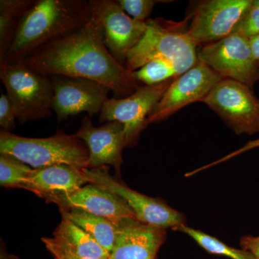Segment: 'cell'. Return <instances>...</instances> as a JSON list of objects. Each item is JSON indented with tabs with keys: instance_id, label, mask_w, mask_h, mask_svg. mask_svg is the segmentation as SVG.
I'll list each match as a JSON object with an SVG mask.
<instances>
[{
	"instance_id": "obj_1",
	"label": "cell",
	"mask_w": 259,
	"mask_h": 259,
	"mask_svg": "<svg viewBox=\"0 0 259 259\" xmlns=\"http://www.w3.org/2000/svg\"><path fill=\"white\" fill-rule=\"evenodd\" d=\"M23 61L49 76L97 81L110 89L115 98L128 97L144 85L107 50L102 27L93 16L81 28L40 48Z\"/></svg>"
},
{
	"instance_id": "obj_2",
	"label": "cell",
	"mask_w": 259,
	"mask_h": 259,
	"mask_svg": "<svg viewBox=\"0 0 259 259\" xmlns=\"http://www.w3.org/2000/svg\"><path fill=\"white\" fill-rule=\"evenodd\" d=\"M91 18L86 0H35L22 17L4 60H25L40 48L81 28Z\"/></svg>"
},
{
	"instance_id": "obj_3",
	"label": "cell",
	"mask_w": 259,
	"mask_h": 259,
	"mask_svg": "<svg viewBox=\"0 0 259 259\" xmlns=\"http://www.w3.org/2000/svg\"><path fill=\"white\" fill-rule=\"evenodd\" d=\"M186 21L178 24L161 18L148 19L144 36L129 53L125 67L134 72L156 59L171 61L180 75L193 67L199 61L197 45L187 34Z\"/></svg>"
},
{
	"instance_id": "obj_4",
	"label": "cell",
	"mask_w": 259,
	"mask_h": 259,
	"mask_svg": "<svg viewBox=\"0 0 259 259\" xmlns=\"http://www.w3.org/2000/svg\"><path fill=\"white\" fill-rule=\"evenodd\" d=\"M0 79L20 124L52 115L54 90L51 76L25 61H0Z\"/></svg>"
},
{
	"instance_id": "obj_5",
	"label": "cell",
	"mask_w": 259,
	"mask_h": 259,
	"mask_svg": "<svg viewBox=\"0 0 259 259\" xmlns=\"http://www.w3.org/2000/svg\"><path fill=\"white\" fill-rule=\"evenodd\" d=\"M0 153L11 155L33 168L61 164L81 169L88 168L86 144L76 135L61 131L44 139L23 137L1 131Z\"/></svg>"
},
{
	"instance_id": "obj_6",
	"label": "cell",
	"mask_w": 259,
	"mask_h": 259,
	"mask_svg": "<svg viewBox=\"0 0 259 259\" xmlns=\"http://www.w3.org/2000/svg\"><path fill=\"white\" fill-rule=\"evenodd\" d=\"M202 102L237 135L258 134L259 99L250 87L223 79Z\"/></svg>"
},
{
	"instance_id": "obj_7",
	"label": "cell",
	"mask_w": 259,
	"mask_h": 259,
	"mask_svg": "<svg viewBox=\"0 0 259 259\" xmlns=\"http://www.w3.org/2000/svg\"><path fill=\"white\" fill-rule=\"evenodd\" d=\"M198 60L223 79L238 81L252 89L259 81V64L250 40L239 34L233 33L203 46L198 52Z\"/></svg>"
},
{
	"instance_id": "obj_8",
	"label": "cell",
	"mask_w": 259,
	"mask_h": 259,
	"mask_svg": "<svg viewBox=\"0 0 259 259\" xmlns=\"http://www.w3.org/2000/svg\"><path fill=\"white\" fill-rule=\"evenodd\" d=\"M88 182L115 194L125 202L139 222L156 228L175 230L186 225L185 215L163 201L148 197L117 182L109 174L107 166L83 168Z\"/></svg>"
},
{
	"instance_id": "obj_9",
	"label": "cell",
	"mask_w": 259,
	"mask_h": 259,
	"mask_svg": "<svg viewBox=\"0 0 259 259\" xmlns=\"http://www.w3.org/2000/svg\"><path fill=\"white\" fill-rule=\"evenodd\" d=\"M175 78L157 84L143 85L125 98L107 99L100 112L99 122L117 121L123 124L127 147L136 144L140 134L147 127L148 115Z\"/></svg>"
},
{
	"instance_id": "obj_10",
	"label": "cell",
	"mask_w": 259,
	"mask_h": 259,
	"mask_svg": "<svg viewBox=\"0 0 259 259\" xmlns=\"http://www.w3.org/2000/svg\"><path fill=\"white\" fill-rule=\"evenodd\" d=\"M92 16L103 31L107 50L120 64L125 66L127 55L144 36L147 21L141 22L125 14L117 1L90 0Z\"/></svg>"
},
{
	"instance_id": "obj_11",
	"label": "cell",
	"mask_w": 259,
	"mask_h": 259,
	"mask_svg": "<svg viewBox=\"0 0 259 259\" xmlns=\"http://www.w3.org/2000/svg\"><path fill=\"white\" fill-rule=\"evenodd\" d=\"M253 0H205L197 2L187 34L197 47L222 40L236 30Z\"/></svg>"
},
{
	"instance_id": "obj_12",
	"label": "cell",
	"mask_w": 259,
	"mask_h": 259,
	"mask_svg": "<svg viewBox=\"0 0 259 259\" xmlns=\"http://www.w3.org/2000/svg\"><path fill=\"white\" fill-rule=\"evenodd\" d=\"M222 79L209 66L199 61L193 67L174 79L148 115V125L162 122L187 105L202 102Z\"/></svg>"
},
{
	"instance_id": "obj_13",
	"label": "cell",
	"mask_w": 259,
	"mask_h": 259,
	"mask_svg": "<svg viewBox=\"0 0 259 259\" xmlns=\"http://www.w3.org/2000/svg\"><path fill=\"white\" fill-rule=\"evenodd\" d=\"M50 76L54 90L53 111L59 121L83 112L93 117L100 113L108 99L110 89L97 81L83 78Z\"/></svg>"
},
{
	"instance_id": "obj_14",
	"label": "cell",
	"mask_w": 259,
	"mask_h": 259,
	"mask_svg": "<svg viewBox=\"0 0 259 259\" xmlns=\"http://www.w3.org/2000/svg\"><path fill=\"white\" fill-rule=\"evenodd\" d=\"M44 198L47 202L57 204L60 209H80L105 218L119 228L138 221L122 199L93 184L68 193L49 194Z\"/></svg>"
},
{
	"instance_id": "obj_15",
	"label": "cell",
	"mask_w": 259,
	"mask_h": 259,
	"mask_svg": "<svg viewBox=\"0 0 259 259\" xmlns=\"http://www.w3.org/2000/svg\"><path fill=\"white\" fill-rule=\"evenodd\" d=\"M76 135L88 146V168L112 166L120 172L122 151L127 147L123 124L112 121L95 127L90 116H85Z\"/></svg>"
},
{
	"instance_id": "obj_16",
	"label": "cell",
	"mask_w": 259,
	"mask_h": 259,
	"mask_svg": "<svg viewBox=\"0 0 259 259\" xmlns=\"http://www.w3.org/2000/svg\"><path fill=\"white\" fill-rule=\"evenodd\" d=\"M166 231L134 221L120 228L110 259H155Z\"/></svg>"
},
{
	"instance_id": "obj_17",
	"label": "cell",
	"mask_w": 259,
	"mask_h": 259,
	"mask_svg": "<svg viewBox=\"0 0 259 259\" xmlns=\"http://www.w3.org/2000/svg\"><path fill=\"white\" fill-rule=\"evenodd\" d=\"M88 181L83 168L61 164L32 168L20 188L44 198L49 194L68 193L81 188Z\"/></svg>"
},
{
	"instance_id": "obj_18",
	"label": "cell",
	"mask_w": 259,
	"mask_h": 259,
	"mask_svg": "<svg viewBox=\"0 0 259 259\" xmlns=\"http://www.w3.org/2000/svg\"><path fill=\"white\" fill-rule=\"evenodd\" d=\"M54 240L60 246L82 258H110V253L74 223L62 217L54 233Z\"/></svg>"
},
{
	"instance_id": "obj_19",
	"label": "cell",
	"mask_w": 259,
	"mask_h": 259,
	"mask_svg": "<svg viewBox=\"0 0 259 259\" xmlns=\"http://www.w3.org/2000/svg\"><path fill=\"white\" fill-rule=\"evenodd\" d=\"M62 217L74 223L93 237L102 248L111 253L118 238L120 228L105 218L94 215L80 209H60Z\"/></svg>"
},
{
	"instance_id": "obj_20",
	"label": "cell",
	"mask_w": 259,
	"mask_h": 259,
	"mask_svg": "<svg viewBox=\"0 0 259 259\" xmlns=\"http://www.w3.org/2000/svg\"><path fill=\"white\" fill-rule=\"evenodd\" d=\"M35 0L0 1V61L4 60L22 17Z\"/></svg>"
},
{
	"instance_id": "obj_21",
	"label": "cell",
	"mask_w": 259,
	"mask_h": 259,
	"mask_svg": "<svg viewBox=\"0 0 259 259\" xmlns=\"http://www.w3.org/2000/svg\"><path fill=\"white\" fill-rule=\"evenodd\" d=\"M175 231L183 232L190 236L196 243L209 253L225 255L231 259H255L254 256L248 250L233 248L220 241L218 238L183 225Z\"/></svg>"
},
{
	"instance_id": "obj_22",
	"label": "cell",
	"mask_w": 259,
	"mask_h": 259,
	"mask_svg": "<svg viewBox=\"0 0 259 259\" xmlns=\"http://www.w3.org/2000/svg\"><path fill=\"white\" fill-rule=\"evenodd\" d=\"M135 78L144 85L157 84L180 76L171 61L156 59L134 71Z\"/></svg>"
},
{
	"instance_id": "obj_23",
	"label": "cell",
	"mask_w": 259,
	"mask_h": 259,
	"mask_svg": "<svg viewBox=\"0 0 259 259\" xmlns=\"http://www.w3.org/2000/svg\"><path fill=\"white\" fill-rule=\"evenodd\" d=\"M32 168L18 158L0 153V185L20 188Z\"/></svg>"
},
{
	"instance_id": "obj_24",
	"label": "cell",
	"mask_w": 259,
	"mask_h": 259,
	"mask_svg": "<svg viewBox=\"0 0 259 259\" xmlns=\"http://www.w3.org/2000/svg\"><path fill=\"white\" fill-rule=\"evenodd\" d=\"M117 2L132 18L141 22L147 21L155 5L160 3H170L160 0H117Z\"/></svg>"
},
{
	"instance_id": "obj_25",
	"label": "cell",
	"mask_w": 259,
	"mask_h": 259,
	"mask_svg": "<svg viewBox=\"0 0 259 259\" xmlns=\"http://www.w3.org/2000/svg\"><path fill=\"white\" fill-rule=\"evenodd\" d=\"M233 33L239 34L248 40L258 36L259 8L252 5L237 25Z\"/></svg>"
},
{
	"instance_id": "obj_26",
	"label": "cell",
	"mask_w": 259,
	"mask_h": 259,
	"mask_svg": "<svg viewBox=\"0 0 259 259\" xmlns=\"http://www.w3.org/2000/svg\"><path fill=\"white\" fill-rule=\"evenodd\" d=\"M16 117L12 108L9 99L7 95L2 93L0 97V126L2 131H8L14 129Z\"/></svg>"
},
{
	"instance_id": "obj_27",
	"label": "cell",
	"mask_w": 259,
	"mask_h": 259,
	"mask_svg": "<svg viewBox=\"0 0 259 259\" xmlns=\"http://www.w3.org/2000/svg\"><path fill=\"white\" fill-rule=\"evenodd\" d=\"M256 148H259V139L249 141V142L247 143L245 146H243V147L236 150L234 152L229 153V154L227 155V156H224V157L220 158L218 161L212 162V163H209L208 165L201 167V168H198V169L195 170L194 172H195V173L196 172L198 173L199 171H203V170L207 169V168H210V167L220 164V163H223V162L228 161V160L236 157V156H238V155H241L242 153L247 152V151H250V150H253Z\"/></svg>"
},
{
	"instance_id": "obj_28",
	"label": "cell",
	"mask_w": 259,
	"mask_h": 259,
	"mask_svg": "<svg viewBox=\"0 0 259 259\" xmlns=\"http://www.w3.org/2000/svg\"><path fill=\"white\" fill-rule=\"evenodd\" d=\"M240 245L242 249L248 250L254 256L255 259H259V236L246 235L240 240Z\"/></svg>"
},
{
	"instance_id": "obj_29",
	"label": "cell",
	"mask_w": 259,
	"mask_h": 259,
	"mask_svg": "<svg viewBox=\"0 0 259 259\" xmlns=\"http://www.w3.org/2000/svg\"><path fill=\"white\" fill-rule=\"evenodd\" d=\"M42 241L44 242L46 247L49 246L52 247L54 249L58 250L63 256L66 259H110V258H82V257L78 256V255H74V253L68 251L67 250L64 249V248L60 246L53 238H42Z\"/></svg>"
},
{
	"instance_id": "obj_30",
	"label": "cell",
	"mask_w": 259,
	"mask_h": 259,
	"mask_svg": "<svg viewBox=\"0 0 259 259\" xmlns=\"http://www.w3.org/2000/svg\"><path fill=\"white\" fill-rule=\"evenodd\" d=\"M250 47L253 51V55H254L257 62L259 64V35L250 39Z\"/></svg>"
},
{
	"instance_id": "obj_31",
	"label": "cell",
	"mask_w": 259,
	"mask_h": 259,
	"mask_svg": "<svg viewBox=\"0 0 259 259\" xmlns=\"http://www.w3.org/2000/svg\"><path fill=\"white\" fill-rule=\"evenodd\" d=\"M47 249L49 250V251L50 252L51 254L53 255V256L54 257V258L55 259H66L64 258V256H63L60 253H59L58 250H56V249H54V248H52V247H47Z\"/></svg>"
},
{
	"instance_id": "obj_32",
	"label": "cell",
	"mask_w": 259,
	"mask_h": 259,
	"mask_svg": "<svg viewBox=\"0 0 259 259\" xmlns=\"http://www.w3.org/2000/svg\"><path fill=\"white\" fill-rule=\"evenodd\" d=\"M0 259H20L14 255L8 254L5 252V250H2L1 257Z\"/></svg>"
},
{
	"instance_id": "obj_33",
	"label": "cell",
	"mask_w": 259,
	"mask_h": 259,
	"mask_svg": "<svg viewBox=\"0 0 259 259\" xmlns=\"http://www.w3.org/2000/svg\"><path fill=\"white\" fill-rule=\"evenodd\" d=\"M253 6L259 8V0H253V3H252Z\"/></svg>"
}]
</instances>
